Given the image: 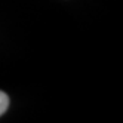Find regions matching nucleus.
Returning a JSON list of instances; mask_svg holds the SVG:
<instances>
[{
  "mask_svg": "<svg viewBox=\"0 0 123 123\" xmlns=\"http://www.w3.org/2000/svg\"><path fill=\"white\" fill-rule=\"evenodd\" d=\"M7 107H9V96H7L3 91H0V116H3L6 113Z\"/></svg>",
  "mask_w": 123,
  "mask_h": 123,
  "instance_id": "obj_1",
  "label": "nucleus"
}]
</instances>
